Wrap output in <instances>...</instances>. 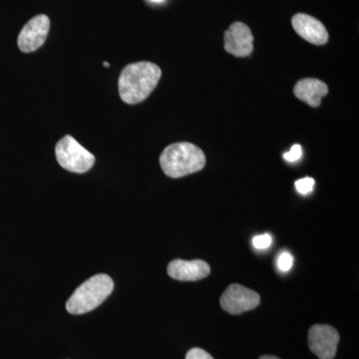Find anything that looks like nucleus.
<instances>
[{"instance_id": "f257e3e1", "label": "nucleus", "mask_w": 359, "mask_h": 359, "mask_svg": "<svg viewBox=\"0 0 359 359\" xmlns=\"http://www.w3.org/2000/svg\"><path fill=\"white\" fill-rule=\"evenodd\" d=\"M162 75L159 66L152 62L127 65L119 77V94L123 102L134 105L143 102L154 91Z\"/></svg>"}, {"instance_id": "f03ea898", "label": "nucleus", "mask_w": 359, "mask_h": 359, "mask_svg": "<svg viewBox=\"0 0 359 359\" xmlns=\"http://www.w3.org/2000/svg\"><path fill=\"white\" fill-rule=\"evenodd\" d=\"M160 165L170 178H182L201 171L205 165V156L194 144L181 142L172 144L163 151Z\"/></svg>"}, {"instance_id": "7ed1b4c3", "label": "nucleus", "mask_w": 359, "mask_h": 359, "mask_svg": "<svg viewBox=\"0 0 359 359\" xmlns=\"http://www.w3.org/2000/svg\"><path fill=\"white\" fill-rule=\"evenodd\" d=\"M114 283L109 276L96 275L82 283L66 302L71 314H83L98 308L111 294Z\"/></svg>"}, {"instance_id": "20e7f679", "label": "nucleus", "mask_w": 359, "mask_h": 359, "mask_svg": "<svg viewBox=\"0 0 359 359\" xmlns=\"http://www.w3.org/2000/svg\"><path fill=\"white\" fill-rule=\"evenodd\" d=\"M55 155L59 165L72 173H86L95 163L94 155L82 147L70 135H66L58 142Z\"/></svg>"}, {"instance_id": "39448f33", "label": "nucleus", "mask_w": 359, "mask_h": 359, "mask_svg": "<svg viewBox=\"0 0 359 359\" xmlns=\"http://www.w3.org/2000/svg\"><path fill=\"white\" fill-rule=\"evenodd\" d=\"M219 302L226 313L238 316L256 309L261 302V297L255 290L233 283L224 290Z\"/></svg>"}, {"instance_id": "423d86ee", "label": "nucleus", "mask_w": 359, "mask_h": 359, "mask_svg": "<svg viewBox=\"0 0 359 359\" xmlns=\"http://www.w3.org/2000/svg\"><path fill=\"white\" fill-rule=\"evenodd\" d=\"M340 337L334 327L327 325H316L309 332V346L320 359H334Z\"/></svg>"}, {"instance_id": "0eeeda50", "label": "nucleus", "mask_w": 359, "mask_h": 359, "mask_svg": "<svg viewBox=\"0 0 359 359\" xmlns=\"http://www.w3.org/2000/svg\"><path fill=\"white\" fill-rule=\"evenodd\" d=\"M50 29V20L46 15H37L28 21L18 35V44L21 51L30 53L44 44Z\"/></svg>"}, {"instance_id": "6e6552de", "label": "nucleus", "mask_w": 359, "mask_h": 359, "mask_svg": "<svg viewBox=\"0 0 359 359\" xmlns=\"http://www.w3.org/2000/svg\"><path fill=\"white\" fill-rule=\"evenodd\" d=\"M254 36L250 27L243 22H235L224 33V49L236 57H245L254 51Z\"/></svg>"}, {"instance_id": "1a4fd4ad", "label": "nucleus", "mask_w": 359, "mask_h": 359, "mask_svg": "<svg viewBox=\"0 0 359 359\" xmlns=\"http://www.w3.org/2000/svg\"><path fill=\"white\" fill-rule=\"evenodd\" d=\"M211 273L209 264L202 259L184 261L175 259L168 266V275L181 282H196L207 278Z\"/></svg>"}, {"instance_id": "9d476101", "label": "nucleus", "mask_w": 359, "mask_h": 359, "mask_svg": "<svg viewBox=\"0 0 359 359\" xmlns=\"http://www.w3.org/2000/svg\"><path fill=\"white\" fill-rule=\"evenodd\" d=\"M294 29L304 40L316 45L327 43L328 33L327 28L320 20L304 13L295 14L292 20Z\"/></svg>"}, {"instance_id": "9b49d317", "label": "nucleus", "mask_w": 359, "mask_h": 359, "mask_svg": "<svg viewBox=\"0 0 359 359\" xmlns=\"http://www.w3.org/2000/svg\"><path fill=\"white\" fill-rule=\"evenodd\" d=\"M294 95L299 100L308 103L311 107H318L321 103V98L327 95L328 92L327 85L316 78H306L299 80L295 84Z\"/></svg>"}, {"instance_id": "f8f14e48", "label": "nucleus", "mask_w": 359, "mask_h": 359, "mask_svg": "<svg viewBox=\"0 0 359 359\" xmlns=\"http://www.w3.org/2000/svg\"><path fill=\"white\" fill-rule=\"evenodd\" d=\"M314 184H316V182L313 178L306 177V178L295 182V188H297V192L302 194V195H308L313 190Z\"/></svg>"}, {"instance_id": "ddd939ff", "label": "nucleus", "mask_w": 359, "mask_h": 359, "mask_svg": "<svg viewBox=\"0 0 359 359\" xmlns=\"http://www.w3.org/2000/svg\"><path fill=\"white\" fill-rule=\"evenodd\" d=\"M294 264V257L289 252H285L280 255L278 259V269L282 271H289Z\"/></svg>"}, {"instance_id": "4468645a", "label": "nucleus", "mask_w": 359, "mask_h": 359, "mask_svg": "<svg viewBox=\"0 0 359 359\" xmlns=\"http://www.w3.org/2000/svg\"><path fill=\"white\" fill-rule=\"evenodd\" d=\"M271 242H273V238H271V235H269V233L257 236V237L252 238V245L257 250L268 249L269 245H271Z\"/></svg>"}, {"instance_id": "2eb2a0df", "label": "nucleus", "mask_w": 359, "mask_h": 359, "mask_svg": "<svg viewBox=\"0 0 359 359\" xmlns=\"http://www.w3.org/2000/svg\"><path fill=\"white\" fill-rule=\"evenodd\" d=\"M186 359H214L211 354L208 353L207 351H204L202 348H198V347H195V348L190 349L187 353Z\"/></svg>"}, {"instance_id": "dca6fc26", "label": "nucleus", "mask_w": 359, "mask_h": 359, "mask_svg": "<svg viewBox=\"0 0 359 359\" xmlns=\"http://www.w3.org/2000/svg\"><path fill=\"white\" fill-rule=\"evenodd\" d=\"M302 146L301 145H294L292 146V149H290V152L285 153L283 154V158L285 160L289 161V162H295L302 157Z\"/></svg>"}, {"instance_id": "f3484780", "label": "nucleus", "mask_w": 359, "mask_h": 359, "mask_svg": "<svg viewBox=\"0 0 359 359\" xmlns=\"http://www.w3.org/2000/svg\"><path fill=\"white\" fill-rule=\"evenodd\" d=\"M259 359H280V358H276V356H273V355H264V356H262V358Z\"/></svg>"}, {"instance_id": "a211bd4d", "label": "nucleus", "mask_w": 359, "mask_h": 359, "mask_svg": "<svg viewBox=\"0 0 359 359\" xmlns=\"http://www.w3.org/2000/svg\"><path fill=\"white\" fill-rule=\"evenodd\" d=\"M104 66H105V67H109V63L108 62H104Z\"/></svg>"}, {"instance_id": "6ab92c4d", "label": "nucleus", "mask_w": 359, "mask_h": 359, "mask_svg": "<svg viewBox=\"0 0 359 359\" xmlns=\"http://www.w3.org/2000/svg\"><path fill=\"white\" fill-rule=\"evenodd\" d=\"M151 1H154V2H162V1H164V0H151Z\"/></svg>"}]
</instances>
